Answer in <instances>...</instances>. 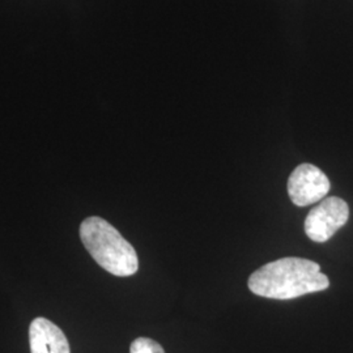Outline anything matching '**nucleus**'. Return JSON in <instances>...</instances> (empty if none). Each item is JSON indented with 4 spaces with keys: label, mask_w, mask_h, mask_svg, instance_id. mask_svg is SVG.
<instances>
[{
    "label": "nucleus",
    "mask_w": 353,
    "mask_h": 353,
    "mask_svg": "<svg viewBox=\"0 0 353 353\" xmlns=\"http://www.w3.org/2000/svg\"><path fill=\"white\" fill-rule=\"evenodd\" d=\"M328 287L330 280L322 274L321 265L296 256L262 265L249 278V290L254 294L275 300H292Z\"/></svg>",
    "instance_id": "1"
},
{
    "label": "nucleus",
    "mask_w": 353,
    "mask_h": 353,
    "mask_svg": "<svg viewBox=\"0 0 353 353\" xmlns=\"http://www.w3.org/2000/svg\"><path fill=\"white\" fill-rule=\"evenodd\" d=\"M80 239L90 256L115 276H131L139 270L134 246L101 217L92 216L80 225Z\"/></svg>",
    "instance_id": "2"
},
{
    "label": "nucleus",
    "mask_w": 353,
    "mask_h": 353,
    "mask_svg": "<svg viewBox=\"0 0 353 353\" xmlns=\"http://www.w3.org/2000/svg\"><path fill=\"white\" fill-rule=\"evenodd\" d=\"M350 219V207L341 198L330 196L316 205L305 219L306 236L314 242H326Z\"/></svg>",
    "instance_id": "3"
},
{
    "label": "nucleus",
    "mask_w": 353,
    "mask_h": 353,
    "mask_svg": "<svg viewBox=\"0 0 353 353\" xmlns=\"http://www.w3.org/2000/svg\"><path fill=\"white\" fill-rule=\"evenodd\" d=\"M327 176L314 165L297 166L288 179V195L293 204L306 207L322 201L330 191Z\"/></svg>",
    "instance_id": "4"
},
{
    "label": "nucleus",
    "mask_w": 353,
    "mask_h": 353,
    "mask_svg": "<svg viewBox=\"0 0 353 353\" xmlns=\"http://www.w3.org/2000/svg\"><path fill=\"white\" fill-rule=\"evenodd\" d=\"M29 344L32 353H71L63 331L42 316L29 326Z\"/></svg>",
    "instance_id": "5"
},
{
    "label": "nucleus",
    "mask_w": 353,
    "mask_h": 353,
    "mask_svg": "<svg viewBox=\"0 0 353 353\" xmlns=\"http://www.w3.org/2000/svg\"><path fill=\"white\" fill-rule=\"evenodd\" d=\"M130 353H165L164 348L150 338H138L132 341Z\"/></svg>",
    "instance_id": "6"
}]
</instances>
